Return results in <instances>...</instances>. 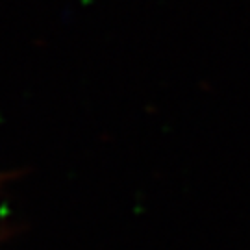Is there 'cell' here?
Returning <instances> with one entry per match:
<instances>
[]
</instances>
